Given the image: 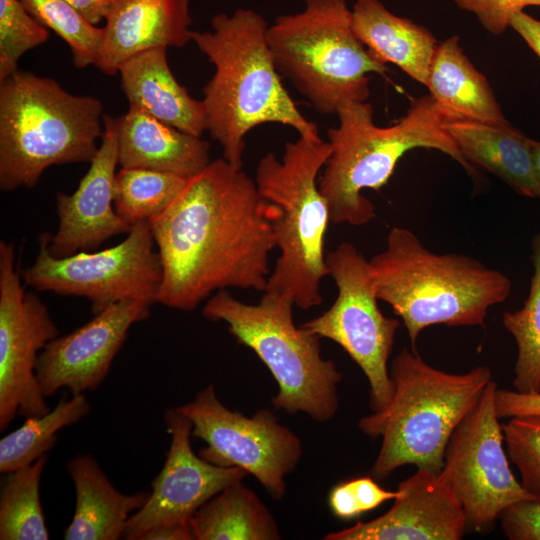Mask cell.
I'll return each instance as SVG.
<instances>
[{"instance_id":"13","label":"cell","mask_w":540,"mask_h":540,"mask_svg":"<svg viewBox=\"0 0 540 540\" xmlns=\"http://www.w3.org/2000/svg\"><path fill=\"white\" fill-rule=\"evenodd\" d=\"M497 384L490 381L453 431L441 470L455 491L467 527L488 532L511 505L533 499L514 476L495 410Z\"/></svg>"},{"instance_id":"29","label":"cell","mask_w":540,"mask_h":540,"mask_svg":"<svg viewBox=\"0 0 540 540\" xmlns=\"http://www.w3.org/2000/svg\"><path fill=\"white\" fill-rule=\"evenodd\" d=\"M531 248L534 271L528 297L521 309L502 316L517 345L513 385L521 393H540V232Z\"/></svg>"},{"instance_id":"35","label":"cell","mask_w":540,"mask_h":540,"mask_svg":"<svg viewBox=\"0 0 540 540\" xmlns=\"http://www.w3.org/2000/svg\"><path fill=\"white\" fill-rule=\"evenodd\" d=\"M462 10L474 14L483 28L499 36L510 27L511 17L528 6H540V0H453Z\"/></svg>"},{"instance_id":"24","label":"cell","mask_w":540,"mask_h":540,"mask_svg":"<svg viewBox=\"0 0 540 540\" xmlns=\"http://www.w3.org/2000/svg\"><path fill=\"white\" fill-rule=\"evenodd\" d=\"M352 28L381 62L392 63L427 86L438 42L424 26L388 10L380 0H355Z\"/></svg>"},{"instance_id":"21","label":"cell","mask_w":540,"mask_h":540,"mask_svg":"<svg viewBox=\"0 0 540 540\" xmlns=\"http://www.w3.org/2000/svg\"><path fill=\"white\" fill-rule=\"evenodd\" d=\"M123 92L129 107L171 125L185 133L201 137L206 131L202 100L190 96L172 73L167 47L144 50L119 68Z\"/></svg>"},{"instance_id":"31","label":"cell","mask_w":540,"mask_h":540,"mask_svg":"<svg viewBox=\"0 0 540 540\" xmlns=\"http://www.w3.org/2000/svg\"><path fill=\"white\" fill-rule=\"evenodd\" d=\"M20 1L39 23L65 41L76 68L83 69L96 63L103 28L90 23L65 0Z\"/></svg>"},{"instance_id":"38","label":"cell","mask_w":540,"mask_h":540,"mask_svg":"<svg viewBox=\"0 0 540 540\" xmlns=\"http://www.w3.org/2000/svg\"><path fill=\"white\" fill-rule=\"evenodd\" d=\"M510 27L522 37L540 58V20L521 11L511 17Z\"/></svg>"},{"instance_id":"16","label":"cell","mask_w":540,"mask_h":540,"mask_svg":"<svg viewBox=\"0 0 540 540\" xmlns=\"http://www.w3.org/2000/svg\"><path fill=\"white\" fill-rule=\"evenodd\" d=\"M150 306L139 300L112 304L81 327L49 341L35 368L43 395L51 397L60 389H68L71 395L96 390L130 327L149 318Z\"/></svg>"},{"instance_id":"6","label":"cell","mask_w":540,"mask_h":540,"mask_svg":"<svg viewBox=\"0 0 540 540\" xmlns=\"http://www.w3.org/2000/svg\"><path fill=\"white\" fill-rule=\"evenodd\" d=\"M102 101L17 70L0 82V189L34 187L53 165L90 163L104 133Z\"/></svg>"},{"instance_id":"18","label":"cell","mask_w":540,"mask_h":540,"mask_svg":"<svg viewBox=\"0 0 540 540\" xmlns=\"http://www.w3.org/2000/svg\"><path fill=\"white\" fill-rule=\"evenodd\" d=\"M104 133L90 167L72 194L58 192L59 225L50 236L48 249L55 257H67L95 249L119 234H128L126 223L114 207V179L118 163L115 118L104 114Z\"/></svg>"},{"instance_id":"34","label":"cell","mask_w":540,"mask_h":540,"mask_svg":"<svg viewBox=\"0 0 540 540\" xmlns=\"http://www.w3.org/2000/svg\"><path fill=\"white\" fill-rule=\"evenodd\" d=\"M397 495V490H385L373 478L366 476L338 484L331 490L328 500L334 516L351 520L377 508L387 500H394Z\"/></svg>"},{"instance_id":"11","label":"cell","mask_w":540,"mask_h":540,"mask_svg":"<svg viewBox=\"0 0 540 540\" xmlns=\"http://www.w3.org/2000/svg\"><path fill=\"white\" fill-rule=\"evenodd\" d=\"M325 260L328 276L338 289L337 298L324 313L301 326L346 351L368 379L372 411H381L394 392L388 359L399 320L381 312L369 261L352 243H341Z\"/></svg>"},{"instance_id":"17","label":"cell","mask_w":540,"mask_h":540,"mask_svg":"<svg viewBox=\"0 0 540 540\" xmlns=\"http://www.w3.org/2000/svg\"><path fill=\"white\" fill-rule=\"evenodd\" d=\"M393 506L367 522L326 534L325 540H459L467 521L446 475L426 468L401 481Z\"/></svg>"},{"instance_id":"40","label":"cell","mask_w":540,"mask_h":540,"mask_svg":"<svg viewBox=\"0 0 540 540\" xmlns=\"http://www.w3.org/2000/svg\"><path fill=\"white\" fill-rule=\"evenodd\" d=\"M139 540H194L190 523H169L152 527Z\"/></svg>"},{"instance_id":"2","label":"cell","mask_w":540,"mask_h":540,"mask_svg":"<svg viewBox=\"0 0 540 540\" xmlns=\"http://www.w3.org/2000/svg\"><path fill=\"white\" fill-rule=\"evenodd\" d=\"M268 24L251 9L219 13L211 30L192 32V42L214 65L203 88L206 131L222 147L223 158L242 168L245 137L265 123L294 128L300 137L321 140L282 84L267 43Z\"/></svg>"},{"instance_id":"7","label":"cell","mask_w":540,"mask_h":540,"mask_svg":"<svg viewBox=\"0 0 540 540\" xmlns=\"http://www.w3.org/2000/svg\"><path fill=\"white\" fill-rule=\"evenodd\" d=\"M330 153L328 141L299 137L286 143L281 159L268 152L256 168L259 194L278 208L272 225L280 255L264 292L303 310L322 303L320 286L328 276L324 247L330 217L318 175Z\"/></svg>"},{"instance_id":"14","label":"cell","mask_w":540,"mask_h":540,"mask_svg":"<svg viewBox=\"0 0 540 540\" xmlns=\"http://www.w3.org/2000/svg\"><path fill=\"white\" fill-rule=\"evenodd\" d=\"M15 246L0 242V430L17 414L42 416L51 409L36 377L39 353L59 335L47 306L25 292Z\"/></svg>"},{"instance_id":"8","label":"cell","mask_w":540,"mask_h":540,"mask_svg":"<svg viewBox=\"0 0 540 540\" xmlns=\"http://www.w3.org/2000/svg\"><path fill=\"white\" fill-rule=\"evenodd\" d=\"M293 306L290 299L269 292L257 304H248L223 289L208 300L202 314L225 322L237 342L266 365L278 384L272 398L275 410L302 412L324 423L339 408L342 374L333 360L322 357L321 337L295 325Z\"/></svg>"},{"instance_id":"22","label":"cell","mask_w":540,"mask_h":540,"mask_svg":"<svg viewBox=\"0 0 540 540\" xmlns=\"http://www.w3.org/2000/svg\"><path fill=\"white\" fill-rule=\"evenodd\" d=\"M66 468L74 484L76 502L64 539L123 538L129 518L146 503L149 493H121L90 454L76 455L67 462Z\"/></svg>"},{"instance_id":"39","label":"cell","mask_w":540,"mask_h":540,"mask_svg":"<svg viewBox=\"0 0 540 540\" xmlns=\"http://www.w3.org/2000/svg\"><path fill=\"white\" fill-rule=\"evenodd\" d=\"M94 25L105 21L116 0H65Z\"/></svg>"},{"instance_id":"23","label":"cell","mask_w":540,"mask_h":540,"mask_svg":"<svg viewBox=\"0 0 540 540\" xmlns=\"http://www.w3.org/2000/svg\"><path fill=\"white\" fill-rule=\"evenodd\" d=\"M426 87L445 120L512 126L487 78L468 59L456 35L438 43Z\"/></svg>"},{"instance_id":"10","label":"cell","mask_w":540,"mask_h":540,"mask_svg":"<svg viewBox=\"0 0 540 540\" xmlns=\"http://www.w3.org/2000/svg\"><path fill=\"white\" fill-rule=\"evenodd\" d=\"M50 236L40 234L38 255L21 272L26 286L84 297L94 315L122 301L157 302L163 269L148 221L132 226L126 239L111 248L62 258L49 252Z\"/></svg>"},{"instance_id":"27","label":"cell","mask_w":540,"mask_h":540,"mask_svg":"<svg viewBox=\"0 0 540 540\" xmlns=\"http://www.w3.org/2000/svg\"><path fill=\"white\" fill-rule=\"evenodd\" d=\"M85 394L63 396L57 405L42 416L28 417L16 430L0 440L2 474L28 466L53 449L58 432L79 422L91 412Z\"/></svg>"},{"instance_id":"36","label":"cell","mask_w":540,"mask_h":540,"mask_svg":"<svg viewBox=\"0 0 540 540\" xmlns=\"http://www.w3.org/2000/svg\"><path fill=\"white\" fill-rule=\"evenodd\" d=\"M499 520L510 540H540V500L517 502L508 507Z\"/></svg>"},{"instance_id":"26","label":"cell","mask_w":540,"mask_h":540,"mask_svg":"<svg viewBox=\"0 0 540 540\" xmlns=\"http://www.w3.org/2000/svg\"><path fill=\"white\" fill-rule=\"evenodd\" d=\"M194 540H278V524L258 495L242 481L205 502L191 517Z\"/></svg>"},{"instance_id":"5","label":"cell","mask_w":540,"mask_h":540,"mask_svg":"<svg viewBox=\"0 0 540 540\" xmlns=\"http://www.w3.org/2000/svg\"><path fill=\"white\" fill-rule=\"evenodd\" d=\"M390 376V403L358 422L364 434L382 438L373 478L384 479L404 465L440 473L447 443L492 380L490 369L447 373L427 364L415 349L404 348L392 360Z\"/></svg>"},{"instance_id":"41","label":"cell","mask_w":540,"mask_h":540,"mask_svg":"<svg viewBox=\"0 0 540 540\" xmlns=\"http://www.w3.org/2000/svg\"><path fill=\"white\" fill-rule=\"evenodd\" d=\"M530 145L533 159L534 174L538 189L537 199H540V141L531 139Z\"/></svg>"},{"instance_id":"20","label":"cell","mask_w":540,"mask_h":540,"mask_svg":"<svg viewBox=\"0 0 540 540\" xmlns=\"http://www.w3.org/2000/svg\"><path fill=\"white\" fill-rule=\"evenodd\" d=\"M115 132L121 167L189 178L211 162L209 142L135 108L115 118Z\"/></svg>"},{"instance_id":"33","label":"cell","mask_w":540,"mask_h":540,"mask_svg":"<svg viewBox=\"0 0 540 540\" xmlns=\"http://www.w3.org/2000/svg\"><path fill=\"white\" fill-rule=\"evenodd\" d=\"M502 431L507 455L520 472L522 487L540 500V416L509 418Z\"/></svg>"},{"instance_id":"28","label":"cell","mask_w":540,"mask_h":540,"mask_svg":"<svg viewBox=\"0 0 540 540\" xmlns=\"http://www.w3.org/2000/svg\"><path fill=\"white\" fill-rule=\"evenodd\" d=\"M44 455L32 464L4 474L0 489V539L48 540L40 501Z\"/></svg>"},{"instance_id":"25","label":"cell","mask_w":540,"mask_h":540,"mask_svg":"<svg viewBox=\"0 0 540 540\" xmlns=\"http://www.w3.org/2000/svg\"><path fill=\"white\" fill-rule=\"evenodd\" d=\"M444 127L473 166L496 175L522 196L538 197L531 138L513 125L445 120Z\"/></svg>"},{"instance_id":"15","label":"cell","mask_w":540,"mask_h":540,"mask_svg":"<svg viewBox=\"0 0 540 540\" xmlns=\"http://www.w3.org/2000/svg\"><path fill=\"white\" fill-rule=\"evenodd\" d=\"M164 423L170 447L146 503L127 522L123 534L127 540H139L158 525L190 523L205 502L248 475L241 468L217 466L196 455L190 441L192 422L177 407L165 412Z\"/></svg>"},{"instance_id":"9","label":"cell","mask_w":540,"mask_h":540,"mask_svg":"<svg viewBox=\"0 0 540 540\" xmlns=\"http://www.w3.org/2000/svg\"><path fill=\"white\" fill-rule=\"evenodd\" d=\"M304 9L278 16L266 39L274 64L313 108L336 114L349 102L367 101L371 73L388 67L356 37L346 0H304Z\"/></svg>"},{"instance_id":"19","label":"cell","mask_w":540,"mask_h":540,"mask_svg":"<svg viewBox=\"0 0 540 540\" xmlns=\"http://www.w3.org/2000/svg\"><path fill=\"white\" fill-rule=\"evenodd\" d=\"M190 0H116L105 20L94 66L108 76L132 56L154 47L192 42Z\"/></svg>"},{"instance_id":"37","label":"cell","mask_w":540,"mask_h":540,"mask_svg":"<svg viewBox=\"0 0 540 540\" xmlns=\"http://www.w3.org/2000/svg\"><path fill=\"white\" fill-rule=\"evenodd\" d=\"M495 410L498 418L540 416V393L496 390Z\"/></svg>"},{"instance_id":"4","label":"cell","mask_w":540,"mask_h":540,"mask_svg":"<svg viewBox=\"0 0 540 540\" xmlns=\"http://www.w3.org/2000/svg\"><path fill=\"white\" fill-rule=\"evenodd\" d=\"M369 266L377 298L402 319L412 349L431 325L483 327L489 308L512 289L501 271L469 256L434 253L402 227L390 229Z\"/></svg>"},{"instance_id":"3","label":"cell","mask_w":540,"mask_h":540,"mask_svg":"<svg viewBox=\"0 0 540 540\" xmlns=\"http://www.w3.org/2000/svg\"><path fill=\"white\" fill-rule=\"evenodd\" d=\"M336 115L339 124L327 131L331 153L318 182L334 224L369 223L375 207L362 190L382 188L402 156L416 148L441 151L473 179L481 178L445 129V118L430 95L413 99L406 114L387 127L374 123L367 101L346 103Z\"/></svg>"},{"instance_id":"1","label":"cell","mask_w":540,"mask_h":540,"mask_svg":"<svg viewBox=\"0 0 540 540\" xmlns=\"http://www.w3.org/2000/svg\"><path fill=\"white\" fill-rule=\"evenodd\" d=\"M277 216L242 168L211 160L148 221L163 269L157 302L192 311L214 291H264Z\"/></svg>"},{"instance_id":"12","label":"cell","mask_w":540,"mask_h":540,"mask_svg":"<svg viewBox=\"0 0 540 540\" xmlns=\"http://www.w3.org/2000/svg\"><path fill=\"white\" fill-rule=\"evenodd\" d=\"M177 409L192 422V437L206 443L199 451L203 459L243 469L274 500L285 496L286 478L298 466L303 447L271 410L259 409L251 416L233 411L219 400L212 384Z\"/></svg>"},{"instance_id":"30","label":"cell","mask_w":540,"mask_h":540,"mask_svg":"<svg viewBox=\"0 0 540 540\" xmlns=\"http://www.w3.org/2000/svg\"><path fill=\"white\" fill-rule=\"evenodd\" d=\"M187 179L168 172L121 167L114 179L115 210L130 226L147 222L173 202Z\"/></svg>"},{"instance_id":"32","label":"cell","mask_w":540,"mask_h":540,"mask_svg":"<svg viewBox=\"0 0 540 540\" xmlns=\"http://www.w3.org/2000/svg\"><path fill=\"white\" fill-rule=\"evenodd\" d=\"M49 29L20 0H0V82L16 72L27 51L47 42Z\"/></svg>"}]
</instances>
